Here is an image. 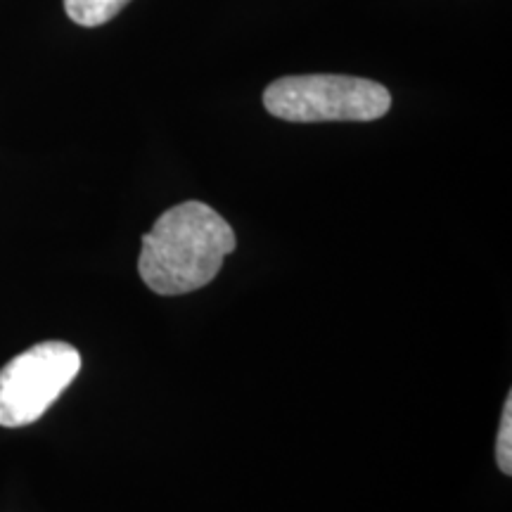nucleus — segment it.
<instances>
[{"label": "nucleus", "instance_id": "obj_1", "mask_svg": "<svg viewBox=\"0 0 512 512\" xmlns=\"http://www.w3.org/2000/svg\"><path fill=\"white\" fill-rule=\"evenodd\" d=\"M233 228L204 202H183L164 211L143 238L138 273L162 297L190 294L209 285L235 252Z\"/></svg>", "mask_w": 512, "mask_h": 512}, {"label": "nucleus", "instance_id": "obj_2", "mask_svg": "<svg viewBox=\"0 0 512 512\" xmlns=\"http://www.w3.org/2000/svg\"><path fill=\"white\" fill-rule=\"evenodd\" d=\"M264 107L275 119L294 124L375 121L392 110V95L382 83L358 76H283L264 91Z\"/></svg>", "mask_w": 512, "mask_h": 512}, {"label": "nucleus", "instance_id": "obj_3", "mask_svg": "<svg viewBox=\"0 0 512 512\" xmlns=\"http://www.w3.org/2000/svg\"><path fill=\"white\" fill-rule=\"evenodd\" d=\"M81 354L67 342H41L0 370V427H27L67 392Z\"/></svg>", "mask_w": 512, "mask_h": 512}, {"label": "nucleus", "instance_id": "obj_4", "mask_svg": "<svg viewBox=\"0 0 512 512\" xmlns=\"http://www.w3.org/2000/svg\"><path fill=\"white\" fill-rule=\"evenodd\" d=\"M131 0H64V12L79 27H102L119 15Z\"/></svg>", "mask_w": 512, "mask_h": 512}, {"label": "nucleus", "instance_id": "obj_5", "mask_svg": "<svg viewBox=\"0 0 512 512\" xmlns=\"http://www.w3.org/2000/svg\"><path fill=\"white\" fill-rule=\"evenodd\" d=\"M496 465L503 475H512V396L508 394L496 439Z\"/></svg>", "mask_w": 512, "mask_h": 512}]
</instances>
